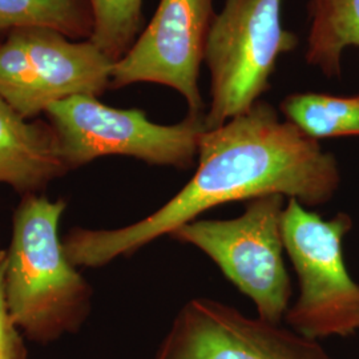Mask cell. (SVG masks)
<instances>
[{
    "instance_id": "cell-1",
    "label": "cell",
    "mask_w": 359,
    "mask_h": 359,
    "mask_svg": "<svg viewBox=\"0 0 359 359\" xmlns=\"http://www.w3.org/2000/svg\"><path fill=\"white\" fill-rule=\"evenodd\" d=\"M197 169L191 181L151 216L114 231H74L65 240L75 266L100 268L129 256L156 238L172 234L206 210L278 193L304 206L327 204L341 185L333 154L277 109L257 102L200 139Z\"/></svg>"
},
{
    "instance_id": "cell-2",
    "label": "cell",
    "mask_w": 359,
    "mask_h": 359,
    "mask_svg": "<svg viewBox=\"0 0 359 359\" xmlns=\"http://www.w3.org/2000/svg\"><path fill=\"white\" fill-rule=\"evenodd\" d=\"M63 201L29 196L13 217L6 255L4 298L18 329L38 341H50L75 326L86 283L59 238Z\"/></svg>"
},
{
    "instance_id": "cell-3",
    "label": "cell",
    "mask_w": 359,
    "mask_h": 359,
    "mask_svg": "<svg viewBox=\"0 0 359 359\" xmlns=\"http://www.w3.org/2000/svg\"><path fill=\"white\" fill-rule=\"evenodd\" d=\"M353 229L345 212L323 219L295 198L283 208L281 231L299 283L285 321L292 330L320 341L359 332V283L348 274L344 240Z\"/></svg>"
},
{
    "instance_id": "cell-4",
    "label": "cell",
    "mask_w": 359,
    "mask_h": 359,
    "mask_svg": "<svg viewBox=\"0 0 359 359\" xmlns=\"http://www.w3.org/2000/svg\"><path fill=\"white\" fill-rule=\"evenodd\" d=\"M281 8L283 0H225L216 13L204 57L210 72L206 129L224 126L259 102L278 59L297 48L295 34L283 27Z\"/></svg>"
},
{
    "instance_id": "cell-5",
    "label": "cell",
    "mask_w": 359,
    "mask_h": 359,
    "mask_svg": "<svg viewBox=\"0 0 359 359\" xmlns=\"http://www.w3.org/2000/svg\"><path fill=\"white\" fill-rule=\"evenodd\" d=\"M285 196L271 193L245 203L233 219H194L170 237L200 249L256 305L258 318L281 325L292 298L283 262Z\"/></svg>"
},
{
    "instance_id": "cell-6",
    "label": "cell",
    "mask_w": 359,
    "mask_h": 359,
    "mask_svg": "<svg viewBox=\"0 0 359 359\" xmlns=\"http://www.w3.org/2000/svg\"><path fill=\"white\" fill-rule=\"evenodd\" d=\"M67 169L111 154L129 156L152 165L192 168L204 115H188L179 124L160 126L142 109H117L95 96H74L47 109Z\"/></svg>"
},
{
    "instance_id": "cell-7",
    "label": "cell",
    "mask_w": 359,
    "mask_h": 359,
    "mask_svg": "<svg viewBox=\"0 0 359 359\" xmlns=\"http://www.w3.org/2000/svg\"><path fill=\"white\" fill-rule=\"evenodd\" d=\"M115 62L90 39L72 40L47 27H23L0 44V97L25 118L74 96L99 97Z\"/></svg>"
},
{
    "instance_id": "cell-8",
    "label": "cell",
    "mask_w": 359,
    "mask_h": 359,
    "mask_svg": "<svg viewBox=\"0 0 359 359\" xmlns=\"http://www.w3.org/2000/svg\"><path fill=\"white\" fill-rule=\"evenodd\" d=\"M215 16L213 0H160L140 38L115 62L111 88L161 84L185 99L188 115H205L198 75Z\"/></svg>"
},
{
    "instance_id": "cell-9",
    "label": "cell",
    "mask_w": 359,
    "mask_h": 359,
    "mask_svg": "<svg viewBox=\"0 0 359 359\" xmlns=\"http://www.w3.org/2000/svg\"><path fill=\"white\" fill-rule=\"evenodd\" d=\"M154 359H334L316 339L209 298L180 310Z\"/></svg>"
},
{
    "instance_id": "cell-10",
    "label": "cell",
    "mask_w": 359,
    "mask_h": 359,
    "mask_svg": "<svg viewBox=\"0 0 359 359\" xmlns=\"http://www.w3.org/2000/svg\"><path fill=\"white\" fill-rule=\"evenodd\" d=\"M65 170L51 126L28 123L0 97V184L34 191Z\"/></svg>"
},
{
    "instance_id": "cell-11",
    "label": "cell",
    "mask_w": 359,
    "mask_h": 359,
    "mask_svg": "<svg viewBox=\"0 0 359 359\" xmlns=\"http://www.w3.org/2000/svg\"><path fill=\"white\" fill-rule=\"evenodd\" d=\"M305 59L325 76L338 77L347 47H359V0H309Z\"/></svg>"
},
{
    "instance_id": "cell-12",
    "label": "cell",
    "mask_w": 359,
    "mask_h": 359,
    "mask_svg": "<svg viewBox=\"0 0 359 359\" xmlns=\"http://www.w3.org/2000/svg\"><path fill=\"white\" fill-rule=\"evenodd\" d=\"M280 111L316 140L359 136V93L334 96L329 93H292L280 104Z\"/></svg>"
},
{
    "instance_id": "cell-13",
    "label": "cell",
    "mask_w": 359,
    "mask_h": 359,
    "mask_svg": "<svg viewBox=\"0 0 359 359\" xmlns=\"http://www.w3.org/2000/svg\"><path fill=\"white\" fill-rule=\"evenodd\" d=\"M47 27L72 40H88L93 31L90 0H0V32Z\"/></svg>"
},
{
    "instance_id": "cell-14",
    "label": "cell",
    "mask_w": 359,
    "mask_h": 359,
    "mask_svg": "<svg viewBox=\"0 0 359 359\" xmlns=\"http://www.w3.org/2000/svg\"><path fill=\"white\" fill-rule=\"evenodd\" d=\"M93 31L90 40L112 62L123 57L140 31L142 0H90Z\"/></svg>"
},
{
    "instance_id": "cell-15",
    "label": "cell",
    "mask_w": 359,
    "mask_h": 359,
    "mask_svg": "<svg viewBox=\"0 0 359 359\" xmlns=\"http://www.w3.org/2000/svg\"><path fill=\"white\" fill-rule=\"evenodd\" d=\"M4 271L6 253L0 252V359H23V345L18 335L4 298Z\"/></svg>"
}]
</instances>
